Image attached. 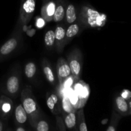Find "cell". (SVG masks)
I'll return each instance as SVG.
<instances>
[{"label":"cell","instance_id":"cell-21","mask_svg":"<svg viewBox=\"0 0 131 131\" xmlns=\"http://www.w3.org/2000/svg\"><path fill=\"white\" fill-rule=\"evenodd\" d=\"M77 120L78 131H88L83 109H80L77 111Z\"/></svg>","mask_w":131,"mask_h":131},{"label":"cell","instance_id":"cell-8","mask_svg":"<svg viewBox=\"0 0 131 131\" xmlns=\"http://www.w3.org/2000/svg\"><path fill=\"white\" fill-rule=\"evenodd\" d=\"M46 104L53 115H59L62 113L61 99L56 92H48L46 95Z\"/></svg>","mask_w":131,"mask_h":131},{"label":"cell","instance_id":"cell-34","mask_svg":"<svg viewBox=\"0 0 131 131\" xmlns=\"http://www.w3.org/2000/svg\"></svg>","mask_w":131,"mask_h":131},{"label":"cell","instance_id":"cell-32","mask_svg":"<svg viewBox=\"0 0 131 131\" xmlns=\"http://www.w3.org/2000/svg\"><path fill=\"white\" fill-rule=\"evenodd\" d=\"M128 104H129V110H130V115H131V99L128 101Z\"/></svg>","mask_w":131,"mask_h":131},{"label":"cell","instance_id":"cell-14","mask_svg":"<svg viewBox=\"0 0 131 131\" xmlns=\"http://www.w3.org/2000/svg\"><path fill=\"white\" fill-rule=\"evenodd\" d=\"M56 8L53 17V21L60 23L65 19L67 4L65 0H56Z\"/></svg>","mask_w":131,"mask_h":131},{"label":"cell","instance_id":"cell-10","mask_svg":"<svg viewBox=\"0 0 131 131\" xmlns=\"http://www.w3.org/2000/svg\"><path fill=\"white\" fill-rule=\"evenodd\" d=\"M14 111V103L10 97L1 95L0 96V116L3 120L10 118Z\"/></svg>","mask_w":131,"mask_h":131},{"label":"cell","instance_id":"cell-24","mask_svg":"<svg viewBox=\"0 0 131 131\" xmlns=\"http://www.w3.org/2000/svg\"><path fill=\"white\" fill-rule=\"evenodd\" d=\"M61 107H62V113H61L62 115H65L74 110H76L70 103L69 97L66 95L63 96L61 99Z\"/></svg>","mask_w":131,"mask_h":131},{"label":"cell","instance_id":"cell-18","mask_svg":"<svg viewBox=\"0 0 131 131\" xmlns=\"http://www.w3.org/2000/svg\"><path fill=\"white\" fill-rule=\"evenodd\" d=\"M65 25H70L78 21V11L73 4L69 3L65 12Z\"/></svg>","mask_w":131,"mask_h":131},{"label":"cell","instance_id":"cell-20","mask_svg":"<svg viewBox=\"0 0 131 131\" xmlns=\"http://www.w3.org/2000/svg\"><path fill=\"white\" fill-rule=\"evenodd\" d=\"M44 43L46 47L51 51L55 47V33L53 29H49L46 33L44 36Z\"/></svg>","mask_w":131,"mask_h":131},{"label":"cell","instance_id":"cell-25","mask_svg":"<svg viewBox=\"0 0 131 131\" xmlns=\"http://www.w3.org/2000/svg\"><path fill=\"white\" fill-rule=\"evenodd\" d=\"M34 129L35 131H49V124L46 118L42 116L37 122Z\"/></svg>","mask_w":131,"mask_h":131},{"label":"cell","instance_id":"cell-3","mask_svg":"<svg viewBox=\"0 0 131 131\" xmlns=\"http://www.w3.org/2000/svg\"><path fill=\"white\" fill-rule=\"evenodd\" d=\"M22 30L20 25H17L10 38L0 47V63L11 56L21 44Z\"/></svg>","mask_w":131,"mask_h":131},{"label":"cell","instance_id":"cell-23","mask_svg":"<svg viewBox=\"0 0 131 131\" xmlns=\"http://www.w3.org/2000/svg\"><path fill=\"white\" fill-rule=\"evenodd\" d=\"M122 116L114 110L112 112V115H111L110 125H109L106 131H116L118 124Z\"/></svg>","mask_w":131,"mask_h":131},{"label":"cell","instance_id":"cell-5","mask_svg":"<svg viewBox=\"0 0 131 131\" xmlns=\"http://www.w3.org/2000/svg\"><path fill=\"white\" fill-rule=\"evenodd\" d=\"M67 61L70 67L72 77L75 81L80 79L83 66V54L81 51L77 48L73 49L68 56Z\"/></svg>","mask_w":131,"mask_h":131},{"label":"cell","instance_id":"cell-31","mask_svg":"<svg viewBox=\"0 0 131 131\" xmlns=\"http://www.w3.org/2000/svg\"><path fill=\"white\" fill-rule=\"evenodd\" d=\"M3 124L2 122L0 120V131H3Z\"/></svg>","mask_w":131,"mask_h":131},{"label":"cell","instance_id":"cell-6","mask_svg":"<svg viewBox=\"0 0 131 131\" xmlns=\"http://www.w3.org/2000/svg\"><path fill=\"white\" fill-rule=\"evenodd\" d=\"M36 0H22L19 10V21L26 25L31 19L35 11Z\"/></svg>","mask_w":131,"mask_h":131},{"label":"cell","instance_id":"cell-7","mask_svg":"<svg viewBox=\"0 0 131 131\" xmlns=\"http://www.w3.org/2000/svg\"><path fill=\"white\" fill-rule=\"evenodd\" d=\"M72 88L73 90L74 91L79 99V110L83 109V107L86 104L90 94L89 85L84 83L83 81L79 79L74 82Z\"/></svg>","mask_w":131,"mask_h":131},{"label":"cell","instance_id":"cell-27","mask_svg":"<svg viewBox=\"0 0 131 131\" xmlns=\"http://www.w3.org/2000/svg\"><path fill=\"white\" fill-rule=\"evenodd\" d=\"M56 125H57L58 129L59 131H67V128L65 127V124L63 122V120L61 116L59 115L56 116Z\"/></svg>","mask_w":131,"mask_h":131},{"label":"cell","instance_id":"cell-26","mask_svg":"<svg viewBox=\"0 0 131 131\" xmlns=\"http://www.w3.org/2000/svg\"><path fill=\"white\" fill-rule=\"evenodd\" d=\"M69 100H70V103L72 104V105L73 106V107L76 110H79V99H78V96L75 94V93L74 92V91L73 90L72 92L70 93V97H69Z\"/></svg>","mask_w":131,"mask_h":131},{"label":"cell","instance_id":"cell-19","mask_svg":"<svg viewBox=\"0 0 131 131\" xmlns=\"http://www.w3.org/2000/svg\"><path fill=\"white\" fill-rule=\"evenodd\" d=\"M14 116L15 123L18 125H24L28 120L26 113L24 111L21 104H19L15 107L14 110Z\"/></svg>","mask_w":131,"mask_h":131},{"label":"cell","instance_id":"cell-29","mask_svg":"<svg viewBox=\"0 0 131 131\" xmlns=\"http://www.w3.org/2000/svg\"><path fill=\"white\" fill-rule=\"evenodd\" d=\"M46 22L45 21L44 19L41 17H38L36 20L35 25L38 28H42L46 25Z\"/></svg>","mask_w":131,"mask_h":131},{"label":"cell","instance_id":"cell-17","mask_svg":"<svg viewBox=\"0 0 131 131\" xmlns=\"http://www.w3.org/2000/svg\"><path fill=\"white\" fill-rule=\"evenodd\" d=\"M62 118L67 129L69 131H74L78 127L77 110H74L65 115H62Z\"/></svg>","mask_w":131,"mask_h":131},{"label":"cell","instance_id":"cell-16","mask_svg":"<svg viewBox=\"0 0 131 131\" xmlns=\"http://www.w3.org/2000/svg\"><path fill=\"white\" fill-rule=\"evenodd\" d=\"M42 67L43 74L47 81L52 86L56 85V76L51 65L47 59H43L42 62Z\"/></svg>","mask_w":131,"mask_h":131},{"label":"cell","instance_id":"cell-15","mask_svg":"<svg viewBox=\"0 0 131 131\" xmlns=\"http://www.w3.org/2000/svg\"><path fill=\"white\" fill-rule=\"evenodd\" d=\"M82 26L78 21L67 26L66 30V39H65V46L69 44L70 41L75 37L83 30Z\"/></svg>","mask_w":131,"mask_h":131},{"label":"cell","instance_id":"cell-30","mask_svg":"<svg viewBox=\"0 0 131 131\" xmlns=\"http://www.w3.org/2000/svg\"><path fill=\"white\" fill-rule=\"evenodd\" d=\"M15 131H29L27 130L24 127H23V125H17V127H16V130Z\"/></svg>","mask_w":131,"mask_h":131},{"label":"cell","instance_id":"cell-1","mask_svg":"<svg viewBox=\"0 0 131 131\" xmlns=\"http://www.w3.org/2000/svg\"><path fill=\"white\" fill-rule=\"evenodd\" d=\"M78 22L85 28H102L107 22V15L90 5H83L78 12Z\"/></svg>","mask_w":131,"mask_h":131},{"label":"cell","instance_id":"cell-9","mask_svg":"<svg viewBox=\"0 0 131 131\" xmlns=\"http://www.w3.org/2000/svg\"><path fill=\"white\" fill-rule=\"evenodd\" d=\"M56 72L60 85H63L67 79L72 75L70 67L67 61L63 58H60L56 63Z\"/></svg>","mask_w":131,"mask_h":131},{"label":"cell","instance_id":"cell-4","mask_svg":"<svg viewBox=\"0 0 131 131\" xmlns=\"http://www.w3.org/2000/svg\"><path fill=\"white\" fill-rule=\"evenodd\" d=\"M20 87V75L19 72L15 71L6 78L2 87V92L3 95L10 99H15L17 97Z\"/></svg>","mask_w":131,"mask_h":131},{"label":"cell","instance_id":"cell-33","mask_svg":"<svg viewBox=\"0 0 131 131\" xmlns=\"http://www.w3.org/2000/svg\"><path fill=\"white\" fill-rule=\"evenodd\" d=\"M74 131H78V127H77V128H76V129H75V130H74Z\"/></svg>","mask_w":131,"mask_h":131},{"label":"cell","instance_id":"cell-2","mask_svg":"<svg viewBox=\"0 0 131 131\" xmlns=\"http://www.w3.org/2000/svg\"><path fill=\"white\" fill-rule=\"evenodd\" d=\"M21 104L28 116L31 126L34 129L38 119L42 117L41 109L32 92L31 87L26 86L20 93Z\"/></svg>","mask_w":131,"mask_h":131},{"label":"cell","instance_id":"cell-11","mask_svg":"<svg viewBox=\"0 0 131 131\" xmlns=\"http://www.w3.org/2000/svg\"><path fill=\"white\" fill-rule=\"evenodd\" d=\"M67 28V25L60 24L55 28V48L58 52H62L65 46Z\"/></svg>","mask_w":131,"mask_h":131},{"label":"cell","instance_id":"cell-28","mask_svg":"<svg viewBox=\"0 0 131 131\" xmlns=\"http://www.w3.org/2000/svg\"><path fill=\"white\" fill-rule=\"evenodd\" d=\"M124 99H125V101H128L129 100L131 99V92L129 90L124 89L122 91V92L120 93V95Z\"/></svg>","mask_w":131,"mask_h":131},{"label":"cell","instance_id":"cell-12","mask_svg":"<svg viewBox=\"0 0 131 131\" xmlns=\"http://www.w3.org/2000/svg\"><path fill=\"white\" fill-rule=\"evenodd\" d=\"M56 3L53 0H46L43 2L41 8V17L44 19L46 23L53 20L54 14Z\"/></svg>","mask_w":131,"mask_h":131},{"label":"cell","instance_id":"cell-22","mask_svg":"<svg viewBox=\"0 0 131 131\" xmlns=\"http://www.w3.org/2000/svg\"><path fill=\"white\" fill-rule=\"evenodd\" d=\"M37 73V65L33 61H29L27 63L24 67V74L26 78L31 79L35 76Z\"/></svg>","mask_w":131,"mask_h":131},{"label":"cell","instance_id":"cell-13","mask_svg":"<svg viewBox=\"0 0 131 131\" xmlns=\"http://www.w3.org/2000/svg\"><path fill=\"white\" fill-rule=\"evenodd\" d=\"M115 110L121 116L130 115L128 101H125L121 96H117L115 99Z\"/></svg>","mask_w":131,"mask_h":131}]
</instances>
